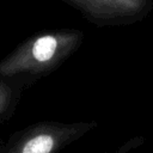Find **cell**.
Masks as SVG:
<instances>
[{
  "mask_svg": "<svg viewBox=\"0 0 153 153\" xmlns=\"http://www.w3.org/2000/svg\"><path fill=\"white\" fill-rule=\"evenodd\" d=\"M17 96L18 92L13 84L8 82V79L0 78V117L14 105Z\"/></svg>",
  "mask_w": 153,
  "mask_h": 153,
  "instance_id": "cell-4",
  "label": "cell"
},
{
  "mask_svg": "<svg viewBox=\"0 0 153 153\" xmlns=\"http://www.w3.org/2000/svg\"><path fill=\"white\" fill-rule=\"evenodd\" d=\"M91 124L43 123L27 129L7 153H54L61 145L87 130Z\"/></svg>",
  "mask_w": 153,
  "mask_h": 153,
  "instance_id": "cell-2",
  "label": "cell"
},
{
  "mask_svg": "<svg viewBox=\"0 0 153 153\" xmlns=\"http://www.w3.org/2000/svg\"><path fill=\"white\" fill-rule=\"evenodd\" d=\"M78 8L88 20L102 24L123 23L142 18L152 6L151 0H63Z\"/></svg>",
  "mask_w": 153,
  "mask_h": 153,
  "instance_id": "cell-3",
  "label": "cell"
},
{
  "mask_svg": "<svg viewBox=\"0 0 153 153\" xmlns=\"http://www.w3.org/2000/svg\"><path fill=\"white\" fill-rule=\"evenodd\" d=\"M82 38L79 30H54L35 35L0 60V78L49 74L79 48Z\"/></svg>",
  "mask_w": 153,
  "mask_h": 153,
  "instance_id": "cell-1",
  "label": "cell"
}]
</instances>
